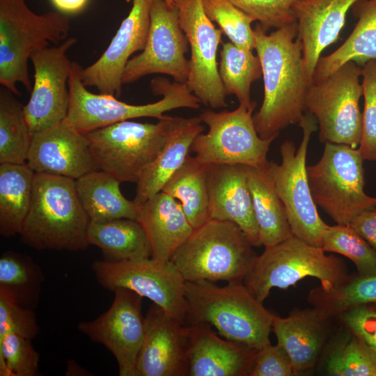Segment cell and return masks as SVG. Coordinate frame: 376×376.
Masks as SVG:
<instances>
[{
    "label": "cell",
    "instance_id": "6",
    "mask_svg": "<svg viewBox=\"0 0 376 376\" xmlns=\"http://www.w3.org/2000/svg\"><path fill=\"white\" fill-rule=\"evenodd\" d=\"M26 0H0V84L15 95L17 84L32 89L28 61L36 51L59 45L67 39L70 19L64 13L50 11L38 15Z\"/></svg>",
    "mask_w": 376,
    "mask_h": 376
},
{
    "label": "cell",
    "instance_id": "34",
    "mask_svg": "<svg viewBox=\"0 0 376 376\" xmlns=\"http://www.w3.org/2000/svg\"><path fill=\"white\" fill-rule=\"evenodd\" d=\"M15 94L0 88V164H26L31 142L24 106Z\"/></svg>",
    "mask_w": 376,
    "mask_h": 376
},
{
    "label": "cell",
    "instance_id": "37",
    "mask_svg": "<svg viewBox=\"0 0 376 376\" xmlns=\"http://www.w3.org/2000/svg\"><path fill=\"white\" fill-rule=\"evenodd\" d=\"M220 58L219 74L226 95L233 94L240 104L251 107L255 102L251 100V86L263 77L258 56L230 41L222 43Z\"/></svg>",
    "mask_w": 376,
    "mask_h": 376
},
{
    "label": "cell",
    "instance_id": "32",
    "mask_svg": "<svg viewBox=\"0 0 376 376\" xmlns=\"http://www.w3.org/2000/svg\"><path fill=\"white\" fill-rule=\"evenodd\" d=\"M35 172L26 164H0V234L19 235L29 213Z\"/></svg>",
    "mask_w": 376,
    "mask_h": 376
},
{
    "label": "cell",
    "instance_id": "41",
    "mask_svg": "<svg viewBox=\"0 0 376 376\" xmlns=\"http://www.w3.org/2000/svg\"><path fill=\"white\" fill-rule=\"evenodd\" d=\"M361 77L364 108L358 148L364 160L376 162V59H371L362 66Z\"/></svg>",
    "mask_w": 376,
    "mask_h": 376
},
{
    "label": "cell",
    "instance_id": "17",
    "mask_svg": "<svg viewBox=\"0 0 376 376\" xmlns=\"http://www.w3.org/2000/svg\"><path fill=\"white\" fill-rule=\"evenodd\" d=\"M113 292L109 309L93 320L80 322L77 329L111 352L120 376H135L136 358L145 334L143 297L126 288H117Z\"/></svg>",
    "mask_w": 376,
    "mask_h": 376
},
{
    "label": "cell",
    "instance_id": "21",
    "mask_svg": "<svg viewBox=\"0 0 376 376\" xmlns=\"http://www.w3.org/2000/svg\"><path fill=\"white\" fill-rule=\"evenodd\" d=\"M210 219L235 224L253 246H260L248 182L247 166L212 164L209 183Z\"/></svg>",
    "mask_w": 376,
    "mask_h": 376
},
{
    "label": "cell",
    "instance_id": "33",
    "mask_svg": "<svg viewBox=\"0 0 376 376\" xmlns=\"http://www.w3.org/2000/svg\"><path fill=\"white\" fill-rule=\"evenodd\" d=\"M44 280L41 267L31 257L13 251L1 256L0 297L34 310Z\"/></svg>",
    "mask_w": 376,
    "mask_h": 376
},
{
    "label": "cell",
    "instance_id": "12",
    "mask_svg": "<svg viewBox=\"0 0 376 376\" xmlns=\"http://www.w3.org/2000/svg\"><path fill=\"white\" fill-rule=\"evenodd\" d=\"M256 104V102L249 107L240 104L230 111H203L199 117L208 131L196 136L190 152L209 164L265 167L269 146L277 136L265 139L258 135L253 119Z\"/></svg>",
    "mask_w": 376,
    "mask_h": 376
},
{
    "label": "cell",
    "instance_id": "29",
    "mask_svg": "<svg viewBox=\"0 0 376 376\" xmlns=\"http://www.w3.org/2000/svg\"><path fill=\"white\" fill-rule=\"evenodd\" d=\"M89 245L98 247L105 260L118 262L152 256L150 242L136 219L91 221L87 230Z\"/></svg>",
    "mask_w": 376,
    "mask_h": 376
},
{
    "label": "cell",
    "instance_id": "11",
    "mask_svg": "<svg viewBox=\"0 0 376 376\" xmlns=\"http://www.w3.org/2000/svg\"><path fill=\"white\" fill-rule=\"evenodd\" d=\"M361 74L362 68L350 61L308 87L306 110L317 119L320 142L359 148L362 135Z\"/></svg>",
    "mask_w": 376,
    "mask_h": 376
},
{
    "label": "cell",
    "instance_id": "22",
    "mask_svg": "<svg viewBox=\"0 0 376 376\" xmlns=\"http://www.w3.org/2000/svg\"><path fill=\"white\" fill-rule=\"evenodd\" d=\"M333 320L313 306L294 308L285 318L274 315L272 330L290 357L296 375L313 369L322 357Z\"/></svg>",
    "mask_w": 376,
    "mask_h": 376
},
{
    "label": "cell",
    "instance_id": "48",
    "mask_svg": "<svg viewBox=\"0 0 376 376\" xmlns=\"http://www.w3.org/2000/svg\"><path fill=\"white\" fill-rule=\"evenodd\" d=\"M87 370L81 368L75 361H68L67 375H87Z\"/></svg>",
    "mask_w": 376,
    "mask_h": 376
},
{
    "label": "cell",
    "instance_id": "23",
    "mask_svg": "<svg viewBox=\"0 0 376 376\" xmlns=\"http://www.w3.org/2000/svg\"><path fill=\"white\" fill-rule=\"evenodd\" d=\"M359 0H297L292 10L307 76L313 72L322 51L336 42L350 8Z\"/></svg>",
    "mask_w": 376,
    "mask_h": 376
},
{
    "label": "cell",
    "instance_id": "31",
    "mask_svg": "<svg viewBox=\"0 0 376 376\" xmlns=\"http://www.w3.org/2000/svg\"><path fill=\"white\" fill-rule=\"evenodd\" d=\"M247 175L261 245L270 246L292 236L285 207L266 166H247Z\"/></svg>",
    "mask_w": 376,
    "mask_h": 376
},
{
    "label": "cell",
    "instance_id": "13",
    "mask_svg": "<svg viewBox=\"0 0 376 376\" xmlns=\"http://www.w3.org/2000/svg\"><path fill=\"white\" fill-rule=\"evenodd\" d=\"M91 268L104 289L130 290L149 299L181 323L187 322L186 281L171 260L152 257L118 262L96 260Z\"/></svg>",
    "mask_w": 376,
    "mask_h": 376
},
{
    "label": "cell",
    "instance_id": "18",
    "mask_svg": "<svg viewBox=\"0 0 376 376\" xmlns=\"http://www.w3.org/2000/svg\"><path fill=\"white\" fill-rule=\"evenodd\" d=\"M188 325L153 303L145 316L135 376H188Z\"/></svg>",
    "mask_w": 376,
    "mask_h": 376
},
{
    "label": "cell",
    "instance_id": "39",
    "mask_svg": "<svg viewBox=\"0 0 376 376\" xmlns=\"http://www.w3.org/2000/svg\"><path fill=\"white\" fill-rule=\"evenodd\" d=\"M203 6L206 15L219 26L231 42L243 49H255L251 17L229 0H203Z\"/></svg>",
    "mask_w": 376,
    "mask_h": 376
},
{
    "label": "cell",
    "instance_id": "1",
    "mask_svg": "<svg viewBox=\"0 0 376 376\" xmlns=\"http://www.w3.org/2000/svg\"><path fill=\"white\" fill-rule=\"evenodd\" d=\"M253 31L255 49L262 67L264 98L253 119L258 135L266 139L299 123L306 110V94L312 83L304 65L302 43L297 37V22L269 34L258 23Z\"/></svg>",
    "mask_w": 376,
    "mask_h": 376
},
{
    "label": "cell",
    "instance_id": "24",
    "mask_svg": "<svg viewBox=\"0 0 376 376\" xmlns=\"http://www.w3.org/2000/svg\"><path fill=\"white\" fill-rule=\"evenodd\" d=\"M187 325L188 376H249L256 351L222 339L210 325Z\"/></svg>",
    "mask_w": 376,
    "mask_h": 376
},
{
    "label": "cell",
    "instance_id": "5",
    "mask_svg": "<svg viewBox=\"0 0 376 376\" xmlns=\"http://www.w3.org/2000/svg\"><path fill=\"white\" fill-rule=\"evenodd\" d=\"M81 69L78 63L72 62L68 81L69 107L64 122L82 134L138 118L160 120L166 111L178 108L197 109L201 103L185 84L156 77L151 81L150 87L154 94L162 95L160 100L142 105L127 104L114 95L89 91L82 82Z\"/></svg>",
    "mask_w": 376,
    "mask_h": 376
},
{
    "label": "cell",
    "instance_id": "38",
    "mask_svg": "<svg viewBox=\"0 0 376 376\" xmlns=\"http://www.w3.org/2000/svg\"><path fill=\"white\" fill-rule=\"evenodd\" d=\"M322 248L326 252L350 259L360 276L376 274V252L349 225H328L322 237Z\"/></svg>",
    "mask_w": 376,
    "mask_h": 376
},
{
    "label": "cell",
    "instance_id": "36",
    "mask_svg": "<svg viewBox=\"0 0 376 376\" xmlns=\"http://www.w3.org/2000/svg\"><path fill=\"white\" fill-rule=\"evenodd\" d=\"M328 344L325 370L331 376H376V352L348 329Z\"/></svg>",
    "mask_w": 376,
    "mask_h": 376
},
{
    "label": "cell",
    "instance_id": "40",
    "mask_svg": "<svg viewBox=\"0 0 376 376\" xmlns=\"http://www.w3.org/2000/svg\"><path fill=\"white\" fill-rule=\"evenodd\" d=\"M39 360L31 339L15 333L0 338L1 376H38Z\"/></svg>",
    "mask_w": 376,
    "mask_h": 376
},
{
    "label": "cell",
    "instance_id": "16",
    "mask_svg": "<svg viewBox=\"0 0 376 376\" xmlns=\"http://www.w3.org/2000/svg\"><path fill=\"white\" fill-rule=\"evenodd\" d=\"M77 40L70 37L59 45L36 51L30 56L34 81L24 106L31 135L64 121L69 107L68 81L72 62L68 50Z\"/></svg>",
    "mask_w": 376,
    "mask_h": 376
},
{
    "label": "cell",
    "instance_id": "50",
    "mask_svg": "<svg viewBox=\"0 0 376 376\" xmlns=\"http://www.w3.org/2000/svg\"><path fill=\"white\" fill-rule=\"evenodd\" d=\"M375 310H376V304H368Z\"/></svg>",
    "mask_w": 376,
    "mask_h": 376
},
{
    "label": "cell",
    "instance_id": "19",
    "mask_svg": "<svg viewBox=\"0 0 376 376\" xmlns=\"http://www.w3.org/2000/svg\"><path fill=\"white\" fill-rule=\"evenodd\" d=\"M153 0H132L127 16L121 22L110 44L93 64L81 69V77L86 87H95L100 93L118 97L122 77L132 54L146 45Z\"/></svg>",
    "mask_w": 376,
    "mask_h": 376
},
{
    "label": "cell",
    "instance_id": "4",
    "mask_svg": "<svg viewBox=\"0 0 376 376\" xmlns=\"http://www.w3.org/2000/svg\"><path fill=\"white\" fill-rule=\"evenodd\" d=\"M234 223L210 219L194 230L170 260L186 281L243 282L258 255Z\"/></svg>",
    "mask_w": 376,
    "mask_h": 376
},
{
    "label": "cell",
    "instance_id": "27",
    "mask_svg": "<svg viewBox=\"0 0 376 376\" xmlns=\"http://www.w3.org/2000/svg\"><path fill=\"white\" fill-rule=\"evenodd\" d=\"M352 8L358 17L354 29L339 48L320 57L312 83L324 79L347 61L363 66L376 59V0H359Z\"/></svg>",
    "mask_w": 376,
    "mask_h": 376
},
{
    "label": "cell",
    "instance_id": "35",
    "mask_svg": "<svg viewBox=\"0 0 376 376\" xmlns=\"http://www.w3.org/2000/svg\"><path fill=\"white\" fill-rule=\"evenodd\" d=\"M307 299L313 307L326 316L337 318L352 308L376 304V274H350L343 283L334 289L325 290L320 286L313 288Z\"/></svg>",
    "mask_w": 376,
    "mask_h": 376
},
{
    "label": "cell",
    "instance_id": "8",
    "mask_svg": "<svg viewBox=\"0 0 376 376\" xmlns=\"http://www.w3.org/2000/svg\"><path fill=\"white\" fill-rule=\"evenodd\" d=\"M363 161L359 148L326 142L320 160L306 166L315 203L336 224L349 225L362 212L376 208V197L364 191Z\"/></svg>",
    "mask_w": 376,
    "mask_h": 376
},
{
    "label": "cell",
    "instance_id": "30",
    "mask_svg": "<svg viewBox=\"0 0 376 376\" xmlns=\"http://www.w3.org/2000/svg\"><path fill=\"white\" fill-rule=\"evenodd\" d=\"M211 167L212 164L189 155L162 189L180 203L194 229L210 219L209 183Z\"/></svg>",
    "mask_w": 376,
    "mask_h": 376
},
{
    "label": "cell",
    "instance_id": "43",
    "mask_svg": "<svg viewBox=\"0 0 376 376\" xmlns=\"http://www.w3.org/2000/svg\"><path fill=\"white\" fill-rule=\"evenodd\" d=\"M39 331L33 309L20 306L0 297V338L15 333L32 340Z\"/></svg>",
    "mask_w": 376,
    "mask_h": 376
},
{
    "label": "cell",
    "instance_id": "42",
    "mask_svg": "<svg viewBox=\"0 0 376 376\" xmlns=\"http://www.w3.org/2000/svg\"><path fill=\"white\" fill-rule=\"evenodd\" d=\"M265 32L297 22L292 6L297 0H229Z\"/></svg>",
    "mask_w": 376,
    "mask_h": 376
},
{
    "label": "cell",
    "instance_id": "15",
    "mask_svg": "<svg viewBox=\"0 0 376 376\" xmlns=\"http://www.w3.org/2000/svg\"><path fill=\"white\" fill-rule=\"evenodd\" d=\"M188 46L178 8L164 0H153L146 45L141 53L127 63L123 84L157 73L171 76L174 81L186 84L189 70V61L185 57Z\"/></svg>",
    "mask_w": 376,
    "mask_h": 376
},
{
    "label": "cell",
    "instance_id": "2",
    "mask_svg": "<svg viewBox=\"0 0 376 376\" xmlns=\"http://www.w3.org/2000/svg\"><path fill=\"white\" fill-rule=\"evenodd\" d=\"M188 324H206L219 335L258 352L269 341L274 314L243 282L220 287L208 281H186Z\"/></svg>",
    "mask_w": 376,
    "mask_h": 376
},
{
    "label": "cell",
    "instance_id": "7",
    "mask_svg": "<svg viewBox=\"0 0 376 376\" xmlns=\"http://www.w3.org/2000/svg\"><path fill=\"white\" fill-rule=\"evenodd\" d=\"M326 253L322 247L311 245L292 235L265 247L243 283L261 303L272 288L287 289L308 276L318 279L320 286L325 290L334 289L343 283L350 274L342 258Z\"/></svg>",
    "mask_w": 376,
    "mask_h": 376
},
{
    "label": "cell",
    "instance_id": "46",
    "mask_svg": "<svg viewBox=\"0 0 376 376\" xmlns=\"http://www.w3.org/2000/svg\"><path fill=\"white\" fill-rule=\"evenodd\" d=\"M349 226L376 252V208L362 212Z\"/></svg>",
    "mask_w": 376,
    "mask_h": 376
},
{
    "label": "cell",
    "instance_id": "45",
    "mask_svg": "<svg viewBox=\"0 0 376 376\" xmlns=\"http://www.w3.org/2000/svg\"><path fill=\"white\" fill-rule=\"evenodd\" d=\"M337 318L344 327L376 352V310L369 305L359 306L342 313Z\"/></svg>",
    "mask_w": 376,
    "mask_h": 376
},
{
    "label": "cell",
    "instance_id": "20",
    "mask_svg": "<svg viewBox=\"0 0 376 376\" xmlns=\"http://www.w3.org/2000/svg\"><path fill=\"white\" fill-rule=\"evenodd\" d=\"M26 164L36 173L74 180L99 170L85 134L64 121L32 135Z\"/></svg>",
    "mask_w": 376,
    "mask_h": 376
},
{
    "label": "cell",
    "instance_id": "44",
    "mask_svg": "<svg viewBox=\"0 0 376 376\" xmlns=\"http://www.w3.org/2000/svg\"><path fill=\"white\" fill-rule=\"evenodd\" d=\"M296 375L292 361L279 344L267 343L256 353L249 376Z\"/></svg>",
    "mask_w": 376,
    "mask_h": 376
},
{
    "label": "cell",
    "instance_id": "14",
    "mask_svg": "<svg viewBox=\"0 0 376 376\" xmlns=\"http://www.w3.org/2000/svg\"><path fill=\"white\" fill-rule=\"evenodd\" d=\"M173 4L191 49L185 84L203 104L212 109L226 107L227 95L217 61L222 31L206 15L203 0H173Z\"/></svg>",
    "mask_w": 376,
    "mask_h": 376
},
{
    "label": "cell",
    "instance_id": "9",
    "mask_svg": "<svg viewBox=\"0 0 376 376\" xmlns=\"http://www.w3.org/2000/svg\"><path fill=\"white\" fill-rule=\"evenodd\" d=\"M299 123L303 131L299 148L292 141L285 140L280 147L281 164L268 162L266 169L285 207L292 235L322 247L328 224L321 219L313 201L306 164L309 141L318 127L314 116L308 112Z\"/></svg>",
    "mask_w": 376,
    "mask_h": 376
},
{
    "label": "cell",
    "instance_id": "25",
    "mask_svg": "<svg viewBox=\"0 0 376 376\" xmlns=\"http://www.w3.org/2000/svg\"><path fill=\"white\" fill-rule=\"evenodd\" d=\"M200 117H169L166 141L159 154L143 171L136 184L137 205L161 191L169 179L189 155L194 139L204 130Z\"/></svg>",
    "mask_w": 376,
    "mask_h": 376
},
{
    "label": "cell",
    "instance_id": "49",
    "mask_svg": "<svg viewBox=\"0 0 376 376\" xmlns=\"http://www.w3.org/2000/svg\"><path fill=\"white\" fill-rule=\"evenodd\" d=\"M168 5H173V0H164Z\"/></svg>",
    "mask_w": 376,
    "mask_h": 376
},
{
    "label": "cell",
    "instance_id": "47",
    "mask_svg": "<svg viewBox=\"0 0 376 376\" xmlns=\"http://www.w3.org/2000/svg\"><path fill=\"white\" fill-rule=\"evenodd\" d=\"M59 12L74 14L81 11L88 0H50Z\"/></svg>",
    "mask_w": 376,
    "mask_h": 376
},
{
    "label": "cell",
    "instance_id": "3",
    "mask_svg": "<svg viewBox=\"0 0 376 376\" xmlns=\"http://www.w3.org/2000/svg\"><path fill=\"white\" fill-rule=\"evenodd\" d=\"M90 221L75 180L35 173L31 207L19 234L24 244L38 250H85Z\"/></svg>",
    "mask_w": 376,
    "mask_h": 376
},
{
    "label": "cell",
    "instance_id": "28",
    "mask_svg": "<svg viewBox=\"0 0 376 376\" xmlns=\"http://www.w3.org/2000/svg\"><path fill=\"white\" fill-rule=\"evenodd\" d=\"M120 183L102 170L90 172L75 180L78 197L91 221L136 219L138 206L123 195Z\"/></svg>",
    "mask_w": 376,
    "mask_h": 376
},
{
    "label": "cell",
    "instance_id": "10",
    "mask_svg": "<svg viewBox=\"0 0 376 376\" xmlns=\"http://www.w3.org/2000/svg\"><path fill=\"white\" fill-rule=\"evenodd\" d=\"M169 117L157 123L124 120L85 133L98 169L136 183L166 141Z\"/></svg>",
    "mask_w": 376,
    "mask_h": 376
},
{
    "label": "cell",
    "instance_id": "26",
    "mask_svg": "<svg viewBox=\"0 0 376 376\" xmlns=\"http://www.w3.org/2000/svg\"><path fill=\"white\" fill-rule=\"evenodd\" d=\"M138 206L137 220L150 244L152 258L170 260L194 228L180 203L161 191Z\"/></svg>",
    "mask_w": 376,
    "mask_h": 376
}]
</instances>
